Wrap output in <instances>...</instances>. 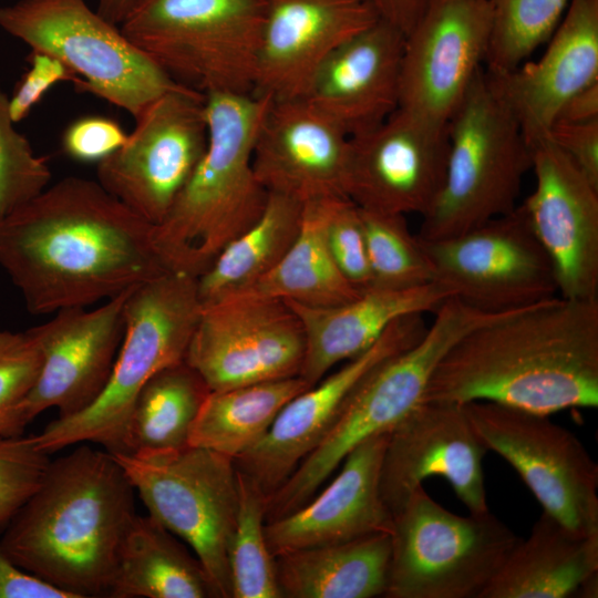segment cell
<instances>
[{
    "label": "cell",
    "mask_w": 598,
    "mask_h": 598,
    "mask_svg": "<svg viewBox=\"0 0 598 598\" xmlns=\"http://www.w3.org/2000/svg\"><path fill=\"white\" fill-rule=\"evenodd\" d=\"M371 288L408 289L434 281L431 262L404 215L360 209Z\"/></svg>",
    "instance_id": "cell-36"
},
{
    "label": "cell",
    "mask_w": 598,
    "mask_h": 598,
    "mask_svg": "<svg viewBox=\"0 0 598 598\" xmlns=\"http://www.w3.org/2000/svg\"><path fill=\"white\" fill-rule=\"evenodd\" d=\"M486 446L508 462L567 527L598 534V466L582 442L548 414L488 401L462 404Z\"/></svg>",
    "instance_id": "cell-12"
},
{
    "label": "cell",
    "mask_w": 598,
    "mask_h": 598,
    "mask_svg": "<svg viewBox=\"0 0 598 598\" xmlns=\"http://www.w3.org/2000/svg\"><path fill=\"white\" fill-rule=\"evenodd\" d=\"M127 135L114 118L89 115L66 126L61 144L65 155L76 162L100 163L117 151L126 142Z\"/></svg>",
    "instance_id": "cell-42"
},
{
    "label": "cell",
    "mask_w": 598,
    "mask_h": 598,
    "mask_svg": "<svg viewBox=\"0 0 598 598\" xmlns=\"http://www.w3.org/2000/svg\"><path fill=\"white\" fill-rule=\"evenodd\" d=\"M442 188L422 216L417 237L461 235L516 208L532 151L485 68L475 75L447 123Z\"/></svg>",
    "instance_id": "cell-7"
},
{
    "label": "cell",
    "mask_w": 598,
    "mask_h": 598,
    "mask_svg": "<svg viewBox=\"0 0 598 598\" xmlns=\"http://www.w3.org/2000/svg\"><path fill=\"white\" fill-rule=\"evenodd\" d=\"M495 402L548 414L598 406V299L553 297L460 338L424 402Z\"/></svg>",
    "instance_id": "cell-2"
},
{
    "label": "cell",
    "mask_w": 598,
    "mask_h": 598,
    "mask_svg": "<svg viewBox=\"0 0 598 598\" xmlns=\"http://www.w3.org/2000/svg\"><path fill=\"white\" fill-rule=\"evenodd\" d=\"M598 534L576 532L543 511L481 598L597 597Z\"/></svg>",
    "instance_id": "cell-28"
},
{
    "label": "cell",
    "mask_w": 598,
    "mask_h": 598,
    "mask_svg": "<svg viewBox=\"0 0 598 598\" xmlns=\"http://www.w3.org/2000/svg\"><path fill=\"white\" fill-rule=\"evenodd\" d=\"M0 28L60 60L79 79L78 91L134 118L181 85L85 0H19L0 7Z\"/></svg>",
    "instance_id": "cell-10"
},
{
    "label": "cell",
    "mask_w": 598,
    "mask_h": 598,
    "mask_svg": "<svg viewBox=\"0 0 598 598\" xmlns=\"http://www.w3.org/2000/svg\"><path fill=\"white\" fill-rule=\"evenodd\" d=\"M241 293L310 307L339 306L361 293L343 277L329 252L320 202L303 206L302 226L290 249L269 274Z\"/></svg>",
    "instance_id": "cell-34"
},
{
    "label": "cell",
    "mask_w": 598,
    "mask_h": 598,
    "mask_svg": "<svg viewBox=\"0 0 598 598\" xmlns=\"http://www.w3.org/2000/svg\"><path fill=\"white\" fill-rule=\"evenodd\" d=\"M349 141L305 97L271 99L252 148L255 176L268 194L303 206L346 197Z\"/></svg>",
    "instance_id": "cell-22"
},
{
    "label": "cell",
    "mask_w": 598,
    "mask_h": 598,
    "mask_svg": "<svg viewBox=\"0 0 598 598\" xmlns=\"http://www.w3.org/2000/svg\"><path fill=\"white\" fill-rule=\"evenodd\" d=\"M448 298L450 292L433 281L408 289L370 288L333 307L286 301L300 318L305 332L299 377L315 385L332 367L369 349L395 320L435 312Z\"/></svg>",
    "instance_id": "cell-27"
},
{
    "label": "cell",
    "mask_w": 598,
    "mask_h": 598,
    "mask_svg": "<svg viewBox=\"0 0 598 598\" xmlns=\"http://www.w3.org/2000/svg\"><path fill=\"white\" fill-rule=\"evenodd\" d=\"M489 0H431L405 34L399 109L446 126L484 68Z\"/></svg>",
    "instance_id": "cell-17"
},
{
    "label": "cell",
    "mask_w": 598,
    "mask_h": 598,
    "mask_svg": "<svg viewBox=\"0 0 598 598\" xmlns=\"http://www.w3.org/2000/svg\"><path fill=\"white\" fill-rule=\"evenodd\" d=\"M126 142L97 163V182L132 212L163 221L208 142L205 94L179 85L153 101Z\"/></svg>",
    "instance_id": "cell-14"
},
{
    "label": "cell",
    "mask_w": 598,
    "mask_h": 598,
    "mask_svg": "<svg viewBox=\"0 0 598 598\" xmlns=\"http://www.w3.org/2000/svg\"><path fill=\"white\" fill-rule=\"evenodd\" d=\"M265 0H140L118 25L171 79L254 93Z\"/></svg>",
    "instance_id": "cell-8"
},
{
    "label": "cell",
    "mask_w": 598,
    "mask_h": 598,
    "mask_svg": "<svg viewBox=\"0 0 598 598\" xmlns=\"http://www.w3.org/2000/svg\"><path fill=\"white\" fill-rule=\"evenodd\" d=\"M140 0H99L96 11L113 24L120 25Z\"/></svg>",
    "instance_id": "cell-48"
},
{
    "label": "cell",
    "mask_w": 598,
    "mask_h": 598,
    "mask_svg": "<svg viewBox=\"0 0 598 598\" xmlns=\"http://www.w3.org/2000/svg\"><path fill=\"white\" fill-rule=\"evenodd\" d=\"M302 221L303 205L268 194L260 217L197 278L202 306L241 293L269 274L297 239Z\"/></svg>",
    "instance_id": "cell-31"
},
{
    "label": "cell",
    "mask_w": 598,
    "mask_h": 598,
    "mask_svg": "<svg viewBox=\"0 0 598 598\" xmlns=\"http://www.w3.org/2000/svg\"><path fill=\"white\" fill-rule=\"evenodd\" d=\"M548 138L598 186V120L587 123H554Z\"/></svg>",
    "instance_id": "cell-44"
},
{
    "label": "cell",
    "mask_w": 598,
    "mask_h": 598,
    "mask_svg": "<svg viewBox=\"0 0 598 598\" xmlns=\"http://www.w3.org/2000/svg\"><path fill=\"white\" fill-rule=\"evenodd\" d=\"M238 505L229 548L231 598H281L266 535L267 496L237 470Z\"/></svg>",
    "instance_id": "cell-35"
},
{
    "label": "cell",
    "mask_w": 598,
    "mask_h": 598,
    "mask_svg": "<svg viewBox=\"0 0 598 598\" xmlns=\"http://www.w3.org/2000/svg\"><path fill=\"white\" fill-rule=\"evenodd\" d=\"M389 433L372 435L344 457L336 477L309 502L265 524L274 557L303 548L389 533L393 516L380 492Z\"/></svg>",
    "instance_id": "cell-24"
},
{
    "label": "cell",
    "mask_w": 598,
    "mask_h": 598,
    "mask_svg": "<svg viewBox=\"0 0 598 598\" xmlns=\"http://www.w3.org/2000/svg\"><path fill=\"white\" fill-rule=\"evenodd\" d=\"M519 537L489 509L454 514L417 487L393 515L386 598H481Z\"/></svg>",
    "instance_id": "cell-9"
},
{
    "label": "cell",
    "mask_w": 598,
    "mask_h": 598,
    "mask_svg": "<svg viewBox=\"0 0 598 598\" xmlns=\"http://www.w3.org/2000/svg\"><path fill=\"white\" fill-rule=\"evenodd\" d=\"M131 290L96 309H61L49 321L28 329L40 351L41 367L20 406L24 427L48 409L55 408L58 417H66L99 398L122 343L124 303Z\"/></svg>",
    "instance_id": "cell-18"
},
{
    "label": "cell",
    "mask_w": 598,
    "mask_h": 598,
    "mask_svg": "<svg viewBox=\"0 0 598 598\" xmlns=\"http://www.w3.org/2000/svg\"><path fill=\"white\" fill-rule=\"evenodd\" d=\"M542 56L492 74L529 147L548 137L561 105L598 81V0H570Z\"/></svg>",
    "instance_id": "cell-25"
},
{
    "label": "cell",
    "mask_w": 598,
    "mask_h": 598,
    "mask_svg": "<svg viewBox=\"0 0 598 598\" xmlns=\"http://www.w3.org/2000/svg\"><path fill=\"white\" fill-rule=\"evenodd\" d=\"M322 234L343 277L359 291L372 287L359 207L346 197L320 202Z\"/></svg>",
    "instance_id": "cell-40"
},
{
    "label": "cell",
    "mask_w": 598,
    "mask_h": 598,
    "mask_svg": "<svg viewBox=\"0 0 598 598\" xmlns=\"http://www.w3.org/2000/svg\"><path fill=\"white\" fill-rule=\"evenodd\" d=\"M134 487L109 451L80 445L50 463L4 527L0 548L27 573L72 594L102 597L136 516Z\"/></svg>",
    "instance_id": "cell-3"
},
{
    "label": "cell",
    "mask_w": 598,
    "mask_h": 598,
    "mask_svg": "<svg viewBox=\"0 0 598 598\" xmlns=\"http://www.w3.org/2000/svg\"><path fill=\"white\" fill-rule=\"evenodd\" d=\"M0 598H75L20 568L0 548Z\"/></svg>",
    "instance_id": "cell-45"
},
{
    "label": "cell",
    "mask_w": 598,
    "mask_h": 598,
    "mask_svg": "<svg viewBox=\"0 0 598 598\" xmlns=\"http://www.w3.org/2000/svg\"><path fill=\"white\" fill-rule=\"evenodd\" d=\"M112 454L148 515L190 546L217 597L231 598L229 548L238 505L235 461L192 445L145 454Z\"/></svg>",
    "instance_id": "cell-11"
},
{
    "label": "cell",
    "mask_w": 598,
    "mask_h": 598,
    "mask_svg": "<svg viewBox=\"0 0 598 598\" xmlns=\"http://www.w3.org/2000/svg\"><path fill=\"white\" fill-rule=\"evenodd\" d=\"M404 38L379 19L328 55L302 97L350 137L378 126L399 107Z\"/></svg>",
    "instance_id": "cell-26"
},
{
    "label": "cell",
    "mask_w": 598,
    "mask_h": 598,
    "mask_svg": "<svg viewBox=\"0 0 598 598\" xmlns=\"http://www.w3.org/2000/svg\"><path fill=\"white\" fill-rule=\"evenodd\" d=\"M422 338L367 373L343 402L319 445L267 498L266 523L309 502L365 439L390 432L422 403L429 381L447 350L472 329L506 312H485L448 298Z\"/></svg>",
    "instance_id": "cell-5"
},
{
    "label": "cell",
    "mask_w": 598,
    "mask_h": 598,
    "mask_svg": "<svg viewBox=\"0 0 598 598\" xmlns=\"http://www.w3.org/2000/svg\"><path fill=\"white\" fill-rule=\"evenodd\" d=\"M447 152V125L398 107L350 137L344 195L360 209L423 216L442 188Z\"/></svg>",
    "instance_id": "cell-16"
},
{
    "label": "cell",
    "mask_w": 598,
    "mask_h": 598,
    "mask_svg": "<svg viewBox=\"0 0 598 598\" xmlns=\"http://www.w3.org/2000/svg\"><path fill=\"white\" fill-rule=\"evenodd\" d=\"M49 463L33 435L0 436V528L39 486Z\"/></svg>",
    "instance_id": "cell-41"
},
{
    "label": "cell",
    "mask_w": 598,
    "mask_h": 598,
    "mask_svg": "<svg viewBox=\"0 0 598 598\" xmlns=\"http://www.w3.org/2000/svg\"><path fill=\"white\" fill-rule=\"evenodd\" d=\"M28 62V70L8 101L9 113L14 123L24 120L58 83L72 82L74 86L79 84L74 73L48 53L31 50Z\"/></svg>",
    "instance_id": "cell-43"
},
{
    "label": "cell",
    "mask_w": 598,
    "mask_h": 598,
    "mask_svg": "<svg viewBox=\"0 0 598 598\" xmlns=\"http://www.w3.org/2000/svg\"><path fill=\"white\" fill-rule=\"evenodd\" d=\"M111 598H218L199 559L152 516L136 514L121 543Z\"/></svg>",
    "instance_id": "cell-30"
},
{
    "label": "cell",
    "mask_w": 598,
    "mask_h": 598,
    "mask_svg": "<svg viewBox=\"0 0 598 598\" xmlns=\"http://www.w3.org/2000/svg\"><path fill=\"white\" fill-rule=\"evenodd\" d=\"M197 278L167 271L134 287L124 303V334L102 393L85 410L58 417L33 435L52 454L78 443L121 451L126 421L143 385L158 371L185 360L199 318Z\"/></svg>",
    "instance_id": "cell-6"
},
{
    "label": "cell",
    "mask_w": 598,
    "mask_h": 598,
    "mask_svg": "<svg viewBox=\"0 0 598 598\" xmlns=\"http://www.w3.org/2000/svg\"><path fill=\"white\" fill-rule=\"evenodd\" d=\"M598 120V81L571 95L559 109L554 123H587Z\"/></svg>",
    "instance_id": "cell-47"
},
{
    "label": "cell",
    "mask_w": 598,
    "mask_h": 598,
    "mask_svg": "<svg viewBox=\"0 0 598 598\" xmlns=\"http://www.w3.org/2000/svg\"><path fill=\"white\" fill-rule=\"evenodd\" d=\"M530 151L535 188L522 205L553 264L557 291L598 299V186L548 137Z\"/></svg>",
    "instance_id": "cell-21"
},
{
    "label": "cell",
    "mask_w": 598,
    "mask_h": 598,
    "mask_svg": "<svg viewBox=\"0 0 598 598\" xmlns=\"http://www.w3.org/2000/svg\"><path fill=\"white\" fill-rule=\"evenodd\" d=\"M271 97L205 94L206 151L162 223L155 248L169 271L198 278L262 214L268 193L252 169L255 140Z\"/></svg>",
    "instance_id": "cell-4"
},
{
    "label": "cell",
    "mask_w": 598,
    "mask_h": 598,
    "mask_svg": "<svg viewBox=\"0 0 598 598\" xmlns=\"http://www.w3.org/2000/svg\"><path fill=\"white\" fill-rule=\"evenodd\" d=\"M422 316L395 320L369 349L291 399L265 436L235 460L236 468L267 497L276 492L326 436L358 382L422 338L427 328Z\"/></svg>",
    "instance_id": "cell-19"
},
{
    "label": "cell",
    "mask_w": 598,
    "mask_h": 598,
    "mask_svg": "<svg viewBox=\"0 0 598 598\" xmlns=\"http://www.w3.org/2000/svg\"><path fill=\"white\" fill-rule=\"evenodd\" d=\"M420 240L434 281L475 309L508 312L558 292L553 264L523 205L461 235Z\"/></svg>",
    "instance_id": "cell-13"
},
{
    "label": "cell",
    "mask_w": 598,
    "mask_h": 598,
    "mask_svg": "<svg viewBox=\"0 0 598 598\" xmlns=\"http://www.w3.org/2000/svg\"><path fill=\"white\" fill-rule=\"evenodd\" d=\"M380 19L406 34L421 17L431 0H367Z\"/></svg>",
    "instance_id": "cell-46"
},
{
    "label": "cell",
    "mask_w": 598,
    "mask_h": 598,
    "mask_svg": "<svg viewBox=\"0 0 598 598\" xmlns=\"http://www.w3.org/2000/svg\"><path fill=\"white\" fill-rule=\"evenodd\" d=\"M153 227L97 181L64 177L0 219V267L30 313L86 307L169 271Z\"/></svg>",
    "instance_id": "cell-1"
},
{
    "label": "cell",
    "mask_w": 598,
    "mask_h": 598,
    "mask_svg": "<svg viewBox=\"0 0 598 598\" xmlns=\"http://www.w3.org/2000/svg\"><path fill=\"white\" fill-rule=\"evenodd\" d=\"M254 94L302 97L320 64L374 24L367 0H265Z\"/></svg>",
    "instance_id": "cell-23"
},
{
    "label": "cell",
    "mask_w": 598,
    "mask_h": 598,
    "mask_svg": "<svg viewBox=\"0 0 598 598\" xmlns=\"http://www.w3.org/2000/svg\"><path fill=\"white\" fill-rule=\"evenodd\" d=\"M310 386L298 375L210 391L192 427L188 445L235 461L265 436L291 399Z\"/></svg>",
    "instance_id": "cell-32"
},
{
    "label": "cell",
    "mask_w": 598,
    "mask_h": 598,
    "mask_svg": "<svg viewBox=\"0 0 598 598\" xmlns=\"http://www.w3.org/2000/svg\"><path fill=\"white\" fill-rule=\"evenodd\" d=\"M486 452L462 404L421 403L389 433L380 473L382 499L393 516L424 480L436 475L471 513L485 512Z\"/></svg>",
    "instance_id": "cell-20"
},
{
    "label": "cell",
    "mask_w": 598,
    "mask_h": 598,
    "mask_svg": "<svg viewBox=\"0 0 598 598\" xmlns=\"http://www.w3.org/2000/svg\"><path fill=\"white\" fill-rule=\"evenodd\" d=\"M390 556L389 533L278 555L281 598L384 597Z\"/></svg>",
    "instance_id": "cell-29"
},
{
    "label": "cell",
    "mask_w": 598,
    "mask_h": 598,
    "mask_svg": "<svg viewBox=\"0 0 598 598\" xmlns=\"http://www.w3.org/2000/svg\"><path fill=\"white\" fill-rule=\"evenodd\" d=\"M8 101L0 87V219L44 190L52 177L48 159L17 131Z\"/></svg>",
    "instance_id": "cell-38"
},
{
    "label": "cell",
    "mask_w": 598,
    "mask_h": 598,
    "mask_svg": "<svg viewBox=\"0 0 598 598\" xmlns=\"http://www.w3.org/2000/svg\"><path fill=\"white\" fill-rule=\"evenodd\" d=\"M210 390L185 360L155 373L138 392L125 424L126 454L182 448Z\"/></svg>",
    "instance_id": "cell-33"
},
{
    "label": "cell",
    "mask_w": 598,
    "mask_h": 598,
    "mask_svg": "<svg viewBox=\"0 0 598 598\" xmlns=\"http://www.w3.org/2000/svg\"><path fill=\"white\" fill-rule=\"evenodd\" d=\"M41 367V354L27 331L0 329V436H20L24 426L20 406L32 389Z\"/></svg>",
    "instance_id": "cell-39"
},
{
    "label": "cell",
    "mask_w": 598,
    "mask_h": 598,
    "mask_svg": "<svg viewBox=\"0 0 598 598\" xmlns=\"http://www.w3.org/2000/svg\"><path fill=\"white\" fill-rule=\"evenodd\" d=\"M300 318L277 298L239 293L202 306L185 361L210 391L298 377Z\"/></svg>",
    "instance_id": "cell-15"
},
{
    "label": "cell",
    "mask_w": 598,
    "mask_h": 598,
    "mask_svg": "<svg viewBox=\"0 0 598 598\" xmlns=\"http://www.w3.org/2000/svg\"><path fill=\"white\" fill-rule=\"evenodd\" d=\"M492 34L484 68L508 72L549 39L570 0H489Z\"/></svg>",
    "instance_id": "cell-37"
}]
</instances>
